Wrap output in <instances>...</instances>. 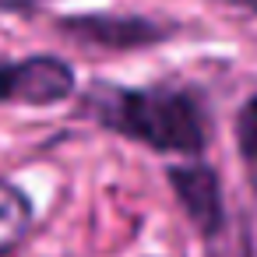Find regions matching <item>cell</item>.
<instances>
[{
	"mask_svg": "<svg viewBox=\"0 0 257 257\" xmlns=\"http://www.w3.org/2000/svg\"><path fill=\"white\" fill-rule=\"evenodd\" d=\"M85 113L159 155H187L197 159L208 148V116L194 92L155 85V88H127L113 81H95L85 92Z\"/></svg>",
	"mask_w": 257,
	"mask_h": 257,
	"instance_id": "obj_1",
	"label": "cell"
},
{
	"mask_svg": "<svg viewBox=\"0 0 257 257\" xmlns=\"http://www.w3.org/2000/svg\"><path fill=\"white\" fill-rule=\"evenodd\" d=\"M53 29L78 46L113 50V53L145 50V46L166 43L173 36L169 25H162L155 18H141V15H64V18H57Z\"/></svg>",
	"mask_w": 257,
	"mask_h": 257,
	"instance_id": "obj_2",
	"label": "cell"
},
{
	"mask_svg": "<svg viewBox=\"0 0 257 257\" xmlns=\"http://www.w3.org/2000/svg\"><path fill=\"white\" fill-rule=\"evenodd\" d=\"M166 183L176 194L183 215L190 218V225L197 229L201 239H215L218 232H225V194H222V180L208 162H169L166 166Z\"/></svg>",
	"mask_w": 257,
	"mask_h": 257,
	"instance_id": "obj_3",
	"label": "cell"
},
{
	"mask_svg": "<svg viewBox=\"0 0 257 257\" xmlns=\"http://www.w3.org/2000/svg\"><path fill=\"white\" fill-rule=\"evenodd\" d=\"M74 67L60 57L39 53L25 60H11L8 74V102H25V106H57L74 95Z\"/></svg>",
	"mask_w": 257,
	"mask_h": 257,
	"instance_id": "obj_4",
	"label": "cell"
},
{
	"mask_svg": "<svg viewBox=\"0 0 257 257\" xmlns=\"http://www.w3.org/2000/svg\"><path fill=\"white\" fill-rule=\"evenodd\" d=\"M36 222V204L29 197L25 187H18L15 180H0V257L11 253Z\"/></svg>",
	"mask_w": 257,
	"mask_h": 257,
	"instance_id": "obj_5",
	"label": "cell"
},
{
	"mask_svg": "<svg viewBox=\"0 0 257 257\" xmlns=\"http://www.w3.org/2000/svg\"><path fill=\"white\" fill-rule=\"evenodd\" d=\"M236 148L243 162L257 166V95H250L236 113Z\"/></svg>",
	"mask_w": 257,
	"mask_h": 257,
	"instance_id": "obj_6",
	"label": "cell"
},
{
	"mask_svg": "<svg viewBox=\"0 0 257 257\" xmlns=\"http://www.w3.org/2000/svg\"><path fill=\"white\" fill-rule=\"evenodd\" d=\"M8 71H11V60L0 57V102H8Z\"/></svg>",
	"mask_w": 257,
	"mask_h": 257,
	"instance_id": "obj_7",
	"label": "cell"
},
{
	"mask_svg": "<svg viewBox=\"0 0 257 257\" xmlns=\"http://www.w3.org/2000/svg\"><path fill=\"white\" fill-rule=\"evenodd\" d=\"M229 4H236V8H243V11L257 15V0H229Z\"/></svg>",
	"mask_w": 257,
	"mask_h": 257,
	"instance_id": "obj_8",
	"label": "cell"
},
{
	"mask_svg": "<svg viewBox=\"0 0 257 257\" xmlns=\"http://www.w3.org/2000/svg\"><path fill=\"white\" fill-rule=\"evenodd\" d=\"M29 4H32V0H0V8H15V11L18 8H29Z\"/></svg>",
	"mask_w": 257,
	"mask_h": 257,
	"instance_id": "obj_9",
	"label": "cell"
}]
</instances>
